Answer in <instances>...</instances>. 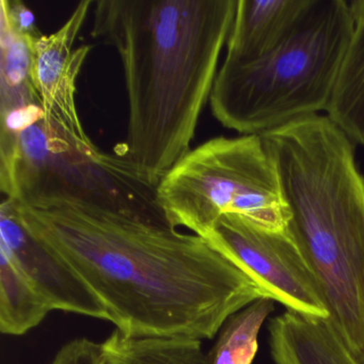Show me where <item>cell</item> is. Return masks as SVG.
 <instances>
[{
    "label": "cell",
    "mask_w": 364,
    "mask_h": 364,
    "mask_svg": "<svg viewBox=\"0 0 364 364\" xmlns=\"http://www.w3.org/2000/svg\"><path fill=\"white\" fill-rule=\"evenodd\" d=\"M14 204L25 228L75 270L125 336L212 340L234 314L269 298L233 259L167 221L76 200Z\"/></svg>",
    "instance_id": "obj_1"
},
{
    "label": "cell",
    "mask_w": 364,
    "mask_h": 364,
    "mask_svg": "<svg viewBox=\"0 0 364 364\" xmlns=\"http://www.w3.org/2000/svg\"><path fill=\"white\" fill-rule=\"evenodd\" d=\"M346 0H312L291 36L250 61L223 60L210 95L213 116L242 135H262L327 112L351 35Z\"/></svg>",
    "instance_id": "obj_4"
},
{
    "label": "cell",
    "mask_w": 364,
    "mask_h": 364,
    "mask_svg": "<svg viewBox=\"0 0 364 364\" xmlns=\"http://www.w3.org/2000/svg\"><path fill=\"white\" fill-rule=\"evenodd\" d=\"M52 364H107L102 344L89 338H75L61 347Z\"/></svg>",
    "instance_id": "obj_17"
},
{
    "label": "cell",
    "mask_w": 364,
    "mask_h": 364,
    "mask_svg": "<svg viewBox=\"0 0 364 364\" xmlns=\"http://www.w3.org/2000/svg\"><path fill=\"white\" fill-rule=\"evenodd\" d=\"M0 252L9 257L53 310L109 321L99 298L63 257L25 228L14 200L7 198L0 204Z\"/></svg>",
    "instance_id": "obj_9"
},
{
    "label": "cell",
    "mask_w": 364,
    "mask_h": 364,
    "mask_svg": "<svg viewBox=\"0 0 364 364\" xmlns=\"http://www.w3.org/2000/svg\"><path fill=\"white\" fill-rule=\"evenodd\" d=\"M93 5L92 0H82L58 31L36 41L31 69L46 129L84 146L93 142L78 114L76 85L92 46L75 48V43Z\"/></svg>",
    "instance_id": "obj_8"
},
{
    "label": "cell",
    "mask_w": 364,
    "mask_h": 364,
    "mask_svg": "<svg viewBox=\"0 0 364 364\" xmlns=\"http://www.w3.org/2000/svg\"><path fill=\"white\" fill-rule=\"evenodd\" d=\"M276 364H360L328 318L287 310L269 325Z\"/></svg>",
    "instance_id": "obj_11"
},
{
    "label": "cell",
    "mask_w": 364,
    "mask_h": 364,
    "mask_svg": "<svg viewBox=\"0 0 364 364\" xmlns=\"http://www.w3.org/2000/svg\"><path fill=\"white\" fill-rule=\"evenodd\" d=\"M206 240L245 268L270 299L287 310L329 318L321 285L287 231H268L225 215Z\"/></svg>",
    "instance_id": "obj_7"
},
{
    "label": "cell",
    "mask_w": 364,
    "mask_h": 364,
    "mask_svg": "<svg viewBox=\"0 0 364 364\" xmlns=\"http://www.w3.org/2000/svg\"><path fill=\"white\" fill-rule=\"evenodd\" d=\"M52 310L9 257L0 252V331L22 336L37 327Z\"/></svg>",
    "instance_id": "obj_15"
},
{
    "label": "cell",
    "mask_w": 364,
    "mask_h": 364,
    "mask_svg": "<svg viewBox=\"0 0 364 364\" xmlns=\"http://www.w3.org/2000/svg\"><path fill=\"white\" fill-rule=\"evenodd\" d=\"M237 0H99L91 36L120 56L125 157L156 188L191 150Z\"/></svg>",
    "instance_id": "obj_2"
},
{
    "label": "cell",
    "mask_w": 364,
    "mask_h": 364,
    "mask_svg": "<svg viewBox=\"0 0 364 364\" xmlns=\"http://www.w3.org/2000/svg\"><path fill=\"white\" fill-rule=\"evenodd\" d=\"M312 0H237L225 61L250 63L280 46L297 28Z\"/></svg>",
    "instance_id": "obj_10"
},
{
    "label": "cell",
    "mask_w": 364,
    "mask_h": 364,
    "mask_svg": "<svg viewBox=\"0 0 364 364\" xmlns=\"http://www.w3.org/2000/svg\"><path fill=\"white\" fill-rule=\"evenodd\" d=\"M172 227L208 238L219 219L236 215L268 231H287L289 208L261 135L216 137L191 149L156 186Z\"/></svg>",
    "instance_id": "obj_5"
},
{
    "label": "cell",
    "mask_w": 364,
    "mask_h": 364,
    "mask_svg": "<svg viewBox=\"0 0 364 364\" xmlns=\"http://www.w3.org/2000/svg\"><path fill=\"white\" fill-rule=\"evenodd\" d=\"M0 16H4L14 31L27 38L41 37L33 12L20 0H1Z\"/></svg>",
    "instance_id": "obj_18"
},
{
    "label": "cell",
    "mask_w": 364,
    "mask_h": 364,
    "mask_svg": "<svg viewBox=\"0 0 364 364\" xmlns=\"http://www.w3.org/2000/svg\"><path fill=\"white\" fill-rule=\"evenodd\" d=\"M101 344L107 364H210L198 338H134L116 329Z\"/></svg>",
    "instance_id": "obj_13"
},
{
    "label": "cell",
    "mask_w": 364,
    "mask_h": 364,
    "mask_svg": "<svg viewBox=\"0 0 364 364\" xmlns=\"http://www.w3.org/2000/svg\"><path fill=\"white\" fill-rule=\"evenodd\" d=\"M359 363H360V364H364V357H363V358H362V359H361V360H360Z\"/></svg>",
    "instance_id": "obj_19"
},
{
    "label": "cell",
    "mask_w": 364,
    "mask_h": 364,
    "mask_svg": "<svg viewBox=\"0 0 364 364\" xmlns=\"http://www.w3.org/2000/svg\"><path fill=\"white\" fill-rule=\"evenodd\" d=\"M353 35L327 116L355 144L364 146V0L349 1Z\"/></svg>",
    "instance_id": "obj_12"
},
{
    "label": "cell",
    "mask_w": 364,
    "mask_h": 364,
    "mask_svg": "<svg viewBox=\"0 0 364 364\" xmlns=\"http://www.w3.org/2000/svg\"><path fill=\"white\" fill-rule=\"evenodd\" d=\"M0 188L25 205L89 202L122 214L168 221L149 184L123 155L75 144L44 125L0 135Z\"/></svg>",
    "instance_id": "obj_6"
},
{
    "label": "cell",
    "mask_w": 364,
    "mask_h": 364,
    "mask_svg": "<svg viewBox=\"0 0 364 364\" xmlns=\"http://www.w3.org/2000/svg\"><path fill=\"white\" fill-rule=\"evenodd\" d=\"M289 212L287 233L316 277L329 321L364 357V176L355 144L316 114L262 134Z\"/></svg>",
    "instance_id": "obj_3"
},
{
    "label": "cell",
    "mask_w": 364,
    "mask_h": 364,
    "mask_svg": "<svg viewBox=\"0 0 364 364\" xmlns=\"http://www.w3.org/2000/svg\"><path fill=\"white\" fill-rule=\"evenodd\" d=\"M274 300L263 298L249 304L228 321L217 341L210 364H251L257 355L259 330L274 311Z\"/></svg>",
    "instance_id": "obj_16"
},
{
    "label": "cell",
    "mask_w": 364,
    "mask_h": 364,
    "mask_svg": "<svg viewBox=\"0 0 364 364\" xmlns=\"http://www.w3.org/2000/svg\"><path fill=\"white\" fill-rule=\"evenodd\" d=\"M38 39L18 35L12 29L8 21L4 16H0L1 114L27 106L40 105L31 75L33 46Z\"/></svg>",
    "instance_id": "obj_14"
}]
</instances>
